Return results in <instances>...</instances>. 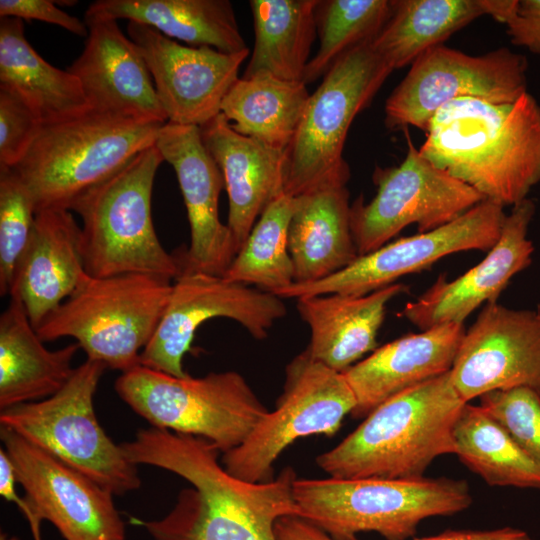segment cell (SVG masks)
Masks as SVG:
<instances>
[{"mask_svg": "<svg viewBox=\"0 0 540 540\" xmlns=\"http://www.w3.org/2000/svg\"><path fill=\"white\" fill-rule=\"evenodd\" d=\"M126 19L158 30L190 46L225 53L248 49L228 0H97L84 21Z\"/></svg>", "mask_w": 540, "mask_h": 540, "instance_id": "83f0119b", "label": "cell"}, {"mask_svg": "<svg viewBox=\"0 0 540 540\" xmlns=\"http://www.w3.org/2000/svg\"><path fill=\"white\" fill-rule=\"evenodd\" d=\"M318 0H251L255 42L242 77L260 72L301 81L317 35Z\"/></svg>", "mask_w": 540, "mask_h": 540, "instance_id": "4dcf8cb0", "label": "cell"}, {"mask_svg": "<svg viewBox=\"0 0 540 540\" xmlns=\"http://www.w3.org/2000/svg\"><path fill=\"white\" fill-rule=\"evenodd\" d=\"M287 314L282 298L258 288L201 272H181L172 284L159 325L140 354V365L185 377L183 357L196 330L212 318L238 322L262 340Z\"/></svg>", "mask_w": 540, "mask_h": 540, "instance_id": "9a60e30c", "label": "cell"}, {"mask_svg": "<svg viewBox=\"0 0 540 540\" xmlns=\"http://www.w3.org/2000/svg\"><path fill=\"white\" fill-rule=\"evenodd\" d=\"M535 203L524 199L506 214L500 237L477 265L461 276L447 280L440 275L402 315L419 330L457 323L482 304L497 302L509 281L532 262L534 246L528 238Z\"/></svg>", "mask_w": 540, "mask_h": 540, "instance_id": "ffe728a7", "label": "cell"}, {"mask_svg": "<svg viewBox=\"0 0 540 540\" xmlns=\"http://www.w3.org/2000/svg\"><path fill=\"white\" fill-rule=\"evenodd\" d=\"M283 392L237 447L223 453V466L249 482L274 479V463L296 440L333 436L356 400L344 374L312 359L306 350L286 366Z\"/></svg>", "mask_w": 540, "mask_h": 540, "instance_id": "8fae6325", "label": "cell"}, {"mask_svg": "<svg viewBox=\"0 0 540 540\" xmlns=\"http://www.w3.org/2000/svg\"><path fill=\"white\" fill-rule=\"evenodd\" d=\"M115 391L152 427L204 438L223 453L269 411L236 371L175 377L139 365L121 373Z\"/></svg>", "mask_w": 540, "mask_h": 540, "instance_id": "ba28073f", "label": "cell"}, {"mask_svg": "<svg viewBox=\"0 0 540 540\" xmlns=\"http://www.w3.org/2000/svg\"><path fill=\"white\" fill-rule=\"evenodd\" d=\"M480 406L540 464V394L528 388L496 390L482 395Z\"/></svg>", "mask_w": 540, "mask_h": 540, "instance_id": "8d00e7d4", "label": "cell"}, {"mask_svg": "<svg viewBox=\"0 0 540 540\" xmlns=\"http://www.w3.org/2000/svg\"><path fill=\"white\" fill-rule=\"evenodd\" d=\"M121 445L135 465L170 471L192 486L167 515L143 523L154 540H277V521L298 517L291 467L270 481H245L219 463L212 442L154 427Z\"/></svg>", "mask_w": 540, "mask_h": 540, "instance_id": "6da1fadb", "label": "cell"}, {"mask_svg": "<svg viewBox=\"0 0 540 540\" xmlns=\"http://www.w3.org/2000/svg\"><path fill=\"white\" fill-rule=\"evenodd\" d=\"M453 439L455 455L488 485L540 489V464L480 405L464 404Z\"/></svg>", "mask_w": 540, "mask_h": 540, "instance_id": "d6a6232c", "label": "cell"}, {"mask_svg": "<svg viewBox=\"0 0 540 540\" xmlns=\"http://www.w3.org/2000/svg\"><path fill=\"white\" fill-rule=\"evenodd\" d=\"M425 132L420 153L485 200L513 207L540 182V105L528 91L512 103L452 100Z\"/></svg>", "mask_w": 540, "mask_h": 540, "instance_id": "7a4b0ae2", "label": "cell"}, {"mask_svg": "<svg viewBox=\"0 0 540 540\" xmlns=\"http://www.w3.org/2000/svg\"><path fill=\"white\" fill-rule=\"evenodd\" d=\"M294 198L282 194L262 212L224 277L274 294L294 283L288 231Z\"/></svg>", "mask_w": 540, "mask_h": 540, "instance_id": "836d02e7", "label": "cell"}, {"mask_svg": "<svg viewBox=\"0 0 540 540\" xmlns=\"http://www.w3.org/2000/svg\"><path fill=\"white\" fill-rule=\"evenodd\" d=\"M465 331L449 323L408 334L342 372L356 400L351 415L366 417L389 398L449 372Z\"/></svg>", "mask_w": 540, "mask_h": 540, "instance_id": "cb8c5ba5", "label": "cell"}, {"mask_svg": "<svg viewBox=\"0 0 540 540\" xmlns=\"http://www.w3.org/2000/svg\"><path fill=\"white\" fill-rule=\"evenodd\" d=\"M163 124L89 110L43 124L12 168L31 194L36 213L46 209L71 211L81 195L155 145Z\"/></svg>", "mask_w": 540, "mask_h": 540, "instance_id": "5b68a950", "label": "cell"}, {"mask_svg": "<svg viewBox=\"0 0 540 540\" xmlns=\"http://www.w3.org/2000/svg\"><path fill=\"white\" fill-rule=\"evenodd\" d=\"M155 146L174 169L190 226V245L175 255L181 272L224 276L238 253L227 224L219 219L223 175L206 149L200 127L166 122Z\"/></svg>", "mask_w": 540, "mask_h": 540, "instance_id": "d6986e66", "label": "cell"}, {"mask_svg": "<svg viewBox=\"0 0 540 540\" xmlns=\"http://www.w3.org/2000/svg\"><path fill=\"white\" fill-rule=\"evenodd\" d=\"M355 540H358L357 538ZM413 540H534L526 531L514 527L491 530H447Z\"/></svg>", "mask_w": 540, "mask_h": 540, "instance_id": "60d3db41", "label": "cell"}, {"mask_svg": "<svg viewBox=\"0 0 540 540\" xmlns=\"http://www.w3.org/2000/svg\"><path fill=\"white\" fill-rule=\"evenodd\" d=\"M164 161L155 145L72 205L82 220L81 253L94 278L149 274L176 279L180 265L156 234L151 214L155 176Z\"/></svg>", "mask_w": 540, "mask_h": 540, "instance_id": "8992f818", "label": "cell"}, {"mask_svg": "<svg viewBox=\"0 0 540 540\" xmlns=\"http://www.w3.org/2000/svg\"><path fill=\"white\" fill-rule=\"evenodd\" d=\"M80 245L81 226L70 210L36 213L30 241L9 291L10 298L23 304L35 329L89 276Z\"/></svg>", "mask_w": 540, "mask_h": 540, "instance_id": "7402d4cb", "label": "cell"}, {"mask_svg": "<svg viewBox=\"0 0 540 540\" xmlns=\"http://www.w3.org/2000/svg\"><path fill=\"white\" fill-rule=\"evenodd\" d=\"M309 97L304 82L260 72L234 82L222 101L221 113L237 133L286 151Z\"/></svg>", "mask_w": 540, "mask_h": 540, "instance_id": "f546056e", "label": "cell"}, {"mask_svg": "<svg viewBox=\"0 0 540 540\" xmlns=\"http://www.w3.org/2000/svg\"><path fill=\"white\" fill-rule=\"evenodd\" d=\"M364 42L343 55L310 94L297 132L286 149L285 194L296 197L325 185H346L343 157L349 128L393 71Z\"/></svg>", "mask_w": 540, "mask_h": 540, "instance_id": "30bf717a", "label": "cell"}, {"mask_svg": "<svg viewBox=\"0 0 540 540\" xmlns=\"http://www.w3.org/2000/svg\"><path fill=\"white\" fill-rule=\"evenodd\" d=\"M80 345L49 350L23 304L10 298L0 315V410L46 399L69 381Z\"/></svg>", "mask_w": 540, "mask_h": 540, "instance_id": "4316f807", "label": "cell"}, {"mask_svg": "<svg viewBox=\"0 0 540 540\" xmlns=\"http://www.w3.org/2000/svg\"><path fill=\"white\" fill-rule=\"evenodd\" d=\"M277 540H334L320 528L297 517L280 518L275 525Z\"/></svg>", "mask_w": 540, "mask_h": 540, "instance_id": "b9f144b4", "label": "cell"}, {"mask_svg": "<svg viewBox=\"0 0 540 540\" xmlns=\"http://www.w3.org/2000/svg\"><path fill=\"white\" fill-rule=\"evenodd\" d=\"M483 15L481 0L393 1L391 15L371 45L392 70L399 69Z\"/></svg>", "mask_w": 540, "mask_h": 540, "instance_id": "1f68e13d", "label": "cell"}, {"mask_svg": "<svg viewBox=\"0 0 540 540\" xmlns=\"http://www.w3.org/2000/svg\"><path fill=\"white\" fill-rule=\"evenodd\" d=\"M128 37L143 56L167 122L201 127L221 113L249 49L225 53L189 46L149 26L128 22Z\"/></svg>", "mask_w": 540, "mask_h": 540, "instance_id": "ac0fdd59", "label": "cell"}, {"mask_svg": "<svg viewBox=\"0 0 540 540\" xmlns=\"http://www.w3.org/2000/svg\"><path fill=\"white\" fill-rule=\"evenodd\" d=\"M466 402L450 371L380 404L317 465L337 479H419L439 456L455 454L453 429Z\"/></svg>", "mask_w": 540, "mask_h": 540, "instance_id": "3957f363", "label": "cell"}, {"mask_svg": "<svg viewBox=\"0 0 540 540\" xmlns=\"http://www.w3.org/2000/svg\"><path fill=\"white\" fill-rule=\"evenodd\" d=\"M172 290L149 274L88 276L36 329L44 341L76 340L87 359L127 372L153 337Z\"/></svg>", "mask_w": 540, "mask_h": 540, "instance_id": "52a82bcc", "label": "cell"}, {"mask_svg": "<svg viewBox=\"0 0 540 540\" xmlns=\"http://www.w3.org/2000/svg\"><path fill=\"white\" fill-rule=\"evenodd\" d=\"M504 207L483 200L455 220L434 230L399 238L358 258L316 282L293 283L274 293L280 298L325 294L365 295L399 278L422 271L441 258L469 250L488 252L498 241Z\"/></svg>", "mask_w": 540, "mask_h": 540, "instance_id": "2e32d148", "label": "cell"}, {"mask_svg": "<svg viewBox=\"0 0 540 540\" xmlns=\"http://www.w3.org/2000/svg\"><path fill=\"white\" fill-rule=\"evenodd\" d=\"M0 17L39 20L58 25L79 37L87 38L89 32L85 21L69 15L50 0H1Z\"/></svg>", "mask_w": 540, "mask_h": 540, "instance_id": "f35d334b", "label": "cell"}, {"mask_svg": "<svg viewBox=\"0 0 540 540\" xmlns=\"http://www.w3.org/2000/svg\"><path fill=\"white\" fill-rule=\"evenodd\" d=\"M0 437L25 491L10 501L33 530L42 520L65 540H125L126 530L113 494L46 450L1 427Z\"/></svg>", "mask_w": 540, "mask_h": 540, "instance_id": "5bb4252c", "label": "cell"}, {"mask_svg": "<svg viewBox=\"0 0 540 540\" xmlns=\"http://www.w3.org/2000/svg\"><path fill=\"white\" fill-rule=\"evenodd\" d=\"M527 60L502 47L471 56L443 44L420 55L385 103L388 128L414 126L426 131L446 103L472 97L512 103L527 92Z\"/></svg>", "mask_w": 540, "mask_h": 540, "instance_id": "4fadbf2b", "label": "cell"}, {"mask_svg": "<svg viewBox=\"0 0 540 540\" xmlns=\"http://www.w3.org/2000/svg\"><path fill=\"white\" fill-rule=\"evenodd\" d=\"M392 8L389 0H318L315 20L320 46L305 69L303 82H315L348 51L372 41Z\"/></svg>", "mask_w": 540, "mask_h": 540, "instance_id": "e575fe53", "label": "cell"}, {"mask_svg": "<svg viewBox=\"0 0 540 540\" xmlns=\"http://www.w3.org/2000/svg\"><path fill=\"white\" fill-rule=\"evenodd\" d=\"M0 84L15 89L43 124L62 121L90 110L79 80L67 69L44 60L24 34L23 20H0Z\"/></svg>", "mask_w": 540, "mask_h": 540, "instance_id": "f1b7e54d", "label": "cell"}, {"mask_svg": "<svg viewBox=\"0 0 540 540\" xmlns=\"http://www.w3.org/2000/svg\"><path fill=\"white\" fill-rule=\"evenodd\" d=\"M36 209L12 167L0 166V295H9L15 268L32 235Z\"/></svg>", "mask_w": 540, "mask_h": 540, "instance_id": "d590c367", "label": "cell"}, {"mask_svg": "<svg viewBox=\"0 0 540 540\" xmlns=\"http://www.w3.org/2000/svg\"><path fill=\"white\" fill-rule=\"evenodd\" d=\"M293 495L298 517L334 540H355L376 532L386 540H407L423 520L450 516L472 504L460 479H298Z\"/></svg>", "mask_w": 540, "mask_h": 540, "instance_id": "277c9868", "label": "cell"}, {"mask_svg": "<svg viewBox=\"0 0 540 540\" xmlns=\"http://www.w3.org/2000/svg\"><path fill=\"white\" fill-rule=\"evenodd\" d=\"M0 540H18L17 537H9L6 534H1Z\"/></svg>", "mask_w": 540, "mask_h": 540, "instance_id": "7bdbcfd3", "label": "cell"}, {"mask_svg": "<svg viewBox=\"0 0 540 540\" xmlns=\"http://www.w3.org/2000/svg\"><path fill=\"white\" fill-rule=\"evenodd\" d=\"M82 53L67 68L80 82L90 110L107 115L166 123L147 64L117 21L86 24Z\"/></svg>", "mask_w": 540, "mask_h": 540, "instance_id": "44dd1931", "label": "cell"}, {"mask_svg": "<svg viewBox=\"0 0 540 540\" xmlns=\"http://www.w3.org/2000/svg\"><path fill=\"white\" fill-rule=\"evenodd\" d=\"M228 194L227 226L238 252L265 208L284 194L286 152L237 133L220 113L200 127Z\"/></svg>", "mask_w": 540, "mask_h": 540, "instance_id": "603a6c76", "label": "cell"}, {"mask_svg": "<svg viewBox=\"0 0 540 540\" xmlns=\"http://www.w3.org/2000/svg\"><path fill=\"white\" fill-rule=\"evenodd\" d=\"M407 291L408 286L394 283L360 296L325 294L298 298L297 310L311 333L305 350L312 359L344 372L377 348L387 304Z\"/></svg>", "mask_w": 540, "mask_h": 540, "instance_id": "d4e9b609", "label": "cell"}, {"mask_svg": "<svg viewBox=\"0 0 540 540\" xmlns=\"http://www.w3.org/2000/svg\"><path fill=\"white\" fill-rule=\"evenodd\" d=\"M500 23L514 45L540 54V0H511Z\"/></svg>", "mask_w": 540, "mask_h": 540, "instance_id": "ab89813d", "label": "cell"}, {"mask_svg": "<svg viewBox=\"0 0 540 540\" xmlns=\"http://www.w3.org/2000/svg\"><path fill=\"white\" fill-rule=\"evenodd\" d=\"M42 125L36 111L15 89L0 84V166L17 165Z\"/></svg>", "mask_w": 540, "mask_h": 540, "instance_id": "74e56055", "label": "cell"}, {"mask_svg": "<svg viewBox=\"0 0 540 540\" xmlns=\"http://www.w3.org/2000/svg\"><path fill=\"white\" fill-rule=\"evenodd\" d=\"M376 195L365 203L358 197L350 207V226L358 255L368 254L417 224L419 233L455 220L483 196L436 167L408 137V151L396 167L376 168Z\"/></svg>", "mask_w": 540, "mask_h": 540, "instance_id": "7c38bea8", "label": "cell"}, {"mask_svg": "<svg viewBox=\"0 0 540 540\" xmlns=\"http://www.w3.org/2000/svg\"><path fill=\"white\" fill-rule=\"evenodd\" d=\"M293 198L288 244L294 283L319 281L358 258L346 185H325Z\"/></svg>", "mask_w": 540, "mask_h": 540, "instance_id": "484cf974", "label": "cell"}, {"mask_svg": "<svg viewBox=\"0 0 540 540\" xmlns=\"http://www.w3.org/2000/svg\"><path fill=\"white\" fill-rule=\"evenodd\" d=\"M107 367L86 359L54 395L0 412V425L46 450L113 495L141 486L137 465L99 424L94 395Z\"/></svg>", "mask_w": 540, "mask_h": 540, "instance_id": "9c48e42d", "label": "cell"}, {"mask_svg": "<svg viewBox=\"0 0 540 540\" xmlns=\"http://www.w3.org/2000/svg\"><path fill=\"white\" fill-rule=\"evenodd\" d=\"M450 380L466 403L496 390L540 394V311L485 304L464 333Z\"/></svg>", "mask_w": 540, "mask_h": 540, "instance_id": "e0dca14e", "label": "cell"}]
</instances>
